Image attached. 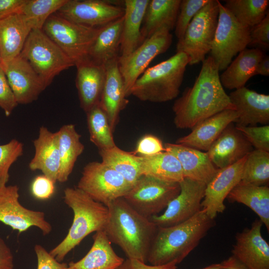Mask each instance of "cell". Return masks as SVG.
<instances>
[{"instance_id": "f5cc1de1", "label": "cell", "mask_w": 269, "mask_h": 269, "mask_svg": "<svg viewBox=\"0 0 269 269\" xmlns=\"http://www.w3.org/2000/svg\"><path fill=\"white\" fill-rule=\"evenodd\" d=\"M256 75L265 76L269 75V57L268 55H265L258 63L256 70Z\"/></svg>"}, {"instance_id": "e0dca14e", "label": "cell", "mask_w": 269, "mask_h": 269, "mask_svg": "<svg viewBox=\"0 0 269 269\" xmlns=\"http://www.w3.org/2000/svg\"><path fill=\"white\" fill-rule=\"evenodd\" d=\"M247 156L231 165L218 169L206 185L201 207L211 219H215L218 213H223L225 210L224 201L241 181Z\"/></svg>"}, {"instance_id": "7bdbcfd3", "label": "cell", "mask_w": 269, "mask_h": 269, "mask_svg": "<svg viewBox=\"0 0 269 269\" xmlns=\"http://www.w3.org/2000/svg\"><path fill=\"white\" fill-rule=\"evenodd\" d=\"M249 45L260 49L269 47V13L259 23L250 28V42Z\"/></svg>"}, {"instance_id": "277c9868", "label": "cell", "mask_w": 269, "mask_h": 269, "mask_svg": "<svg viewBox=\"0 0 269 269\" xmlns=\"http://www.w3.org/2000/svg\"><path fill=\"white\" fill-rule=\"evenodd\" d=\"M63 199L72 209L73 219L66 237L49 252L60 262L87 236L103 230L108 217L106 206L95 201L77 187L65 188Z\"/></svg>"}, {"instance_id": "e575fe53", "label": "cell", "mask_w": 269, "mask_h": 269, "mask_svg": "<svg viewBox=\"0 0 269 269\" xmlns=\"http://www.w3.org/2000/svg\"><path fill=\"white\" fill-rule=\"evenodd\" d=\"M102 162L121 174L133 187L142 176L138 155L125 151L117 145L99 150Z\"/></svg>"}, {"instance_id": "7a4b0ae2", "label": "cell", "mask_w": 269, "mask_h": 269, "mask_svg": "<svg viewBox=\"0 0 269 269\" xmlns=\"http://www.w3.org/2000/svg\"><path fill=\"white\" fill-rule=\"evenodd\" d=\"M107 207L108 217L103 230L109 241L119 246L128 259L146 263L157 226L134 210L124 197Z\"/></svg>"}, {"instance_id": "d4e9b609", "label": "cell", "mask_w": 269, "mask_h": 269, "mask_svg": "<svg viewBox=\"0 0 269 269\" xmlns=\"http://www.w3.org/2000/svg\"><path fill=\"white\" fill-rule=\"evenodd\" d=\"M33 143L35 151L28 164L29 169L40 171L43 175L56 183L60 168L57 132L53 133L47 127L41 126Z\"/></svg>"}, {"instance_id": "b9f144b4", "label": "cell", "mask_w": 269, "mask_h": 269, "mask_svg": "<svg viewBox=\"0 0 269 269\" xmlns=\"http://www.w3.org/2000/svg\"><path fill=\"white\" fill-rule=\"evenodd\" d=\"M235 127L241 132L255 149L269 152V126L261 127L243 126L236 125Z\"/></svg>"}, {"instance_id": "52a82bcc", "label": "cell", "mask_w": 269, "mask_h": 269, "mask_svg": "<svg viewBox=\"0 0 269 269\" xmlns=\"http://www.w3.org/2000/svg\"><path fill=\"white\" fill-rule=\"evenodd\" d=\"M101 27L82 25L55 13L47 19L42 30L75 66L88 58L90 49Z\"/></svg>"}, {"instance_id": "f1b7e54d", "label": "cell", "mask_w": 269, "mask_h": 269, "mask_svg": "<svg viewBox=\"0 0 269 269\" xmlns=\"http://www.w3.org/2000/svg\"><path fill=\"white\" fill-rule=\"evenodd\" d=\"M88 253L79 261L70 262L69 269H115L124 261L113 250L104 230L95 232Z\"/></svg>"}, {"instance_id": "9a60e30c", "label": "cell", "mask_w": 269, "mask_h": 269, "mask_svg": "<svg viewBox=\"0 0 269 269\" xmlns=\"http://www.w3.org/2000/svg\"><path fill=\"white\" fill-rule=\"evenodd\" d=\"M56 13L76 23L99 28L122 17L124 7L102 0H67Z\"/></svg>"}, {"instance_id": "d6986e66", "label": "cell", "mask_w": 269, "mask_h": 269, "mask_svg": "<svg viewBox=\"0 0 269 269\" xmlns=\"http://www.w3.org/2000/svg\"><path fill=\"white\" fill-rule=\"evenodd\" d=\"M253 150L252 145L232 123L206 152L214 166L220 169L236 163Z\"/></svg>"}, {"instance_id": "ac0fdd59", "label": "cell", "mask_w": 269, "mask_h": 269, "mask_svg": "<svg viewBox=\"0 0 269 269\" xmlns=\"http://www.w3.org/2000/svg\"><path fill=\"white\" fill-rule=\"evenodd\" d=\"M263 225L257 219L250 228H246L235 236L232 256L248 269H269V244L262 236Z\"/></svg>"}, {"instance_id": "83f0119b", "label": "cell", "mask_w": 269, "mask_h": 269, "mask_svg": "<svg viewBox=\"0 0 269 269\" xmlns=\"http://www.w3.org/2000/svg\"><path fill=\"white\" fill-rule=\"evenodd\" d=\"M264 56L259 48H246L241 51L220 76L223 87L230 90L244 87L255 75L257 65Z\"/></svg>"}, {"instance_id": "816d5d0a", "label": "cell", "mask_w": 269, "mask_h": 269, "mask_svg": "<svg viewBox=\"0 0 269 269\" xmlns=\"http://www.w3.org/2000/svg\"><path fill=\"white\" fill-rule=\"evenodd\" d=\"M220 264V269H248L232 255L223 261Z\"/></svg>"}, {"instance_id": "ee69618b", "label": "cell", "mask_w": 269, "mask_h": 269, "mask_svg": "<svg viewBox=\"0 0 269 269\" xmlns=\"http://www.w3.org/2000/svg\"><path fill=\"white\" fill-rule=\"evenodd\" d=\"M14 95L0 65V108L9 117L18 105Z\"/></svg>"}, {"instance_id": "8d00e7d4", "label": "cell", "mask_w": 269, "mask_h": 269, "mask_svg": "<svg viewBox=\"0 0 269 269\" xmlns=\"http://www.w3.org/2000/svg\"><path fill=\"white\" fill-rule=\"evenodd\" d=\"M224 5L242 24L250 28L260 22L269 11V0H227Z\"/></svg>"}, {"instance_id": "ba28073f", "label": "cell", "mask_w": 269, "mask_h": 269, "mask_svg": "<svg viewBox=\"0 0 269 269\" xmlns=\"http://www.w3.org/2000/svg\"><path fill=\"white\" fill-rule=\"evenodd\" d=\"M219 14L218 0H209L194 16L181 39L178 40L176 52L189 57V65L202 62L210 52Z\"/></svg>"}, {"instance_id": "74e56055", "label": "cell", "mask_w": 269, "mask_h": 269, "mask_svg": "<svg viewBox=\"0 0 269 269\" xmlns=\"http://www.w3.org/2000/svg\"><path fill=\"white\" fill-rule=\"evenodd\" d=\"M241 181L258 186L267 185L269 182V152L258 149L247 156Z\"/></svg>"}, {"instance_id": "2e32d148", "label": "cell", "mask_w": 269, "mask_h": 269, "mask_svg": "<svg viewBox=\"0 0 269 269\" xmlns=\"http://www.w3.org/2000/svg\"><path fill=\"white\" fill-rule=\"evenodd\" d=\"M0 66L18 104L25 105L36 101L47 87L20 54Z\"/></svg>"}, {"instance_id": "7402d4cb", "label": "cell", "mask_w": 269, "mask_h": 269, "mask_svg": "<svg viewBox=\"0 0 269 269\" xmlns=\"http://www.w3.org/2000/svg\"><path fill=\"white\" fill-rule=\"evenodd\" d=\"M238 115L235 110L222 111L201 122L188 134L177 139L176 143L207 151L212 144Z\"/></svg>"}, {"instance_id": "bcb514c9", "label": "cell", "mask_w": 269, "mask_h": 269, "mask_svg": "<svg viewBox=\"0 0 269 269\" xmlns=\"http://www.w3.org/2000/svg\"><path fill=\"white\" fill-rule=\"evenodd\" d=\"M55 184L52 180L43 174L37 176L31 185V193L37 199H48L54 193Z\"/></svg>"}, {"instance_id": "11a10c76", "label": "cell", "mask_w": 269, "mask_h": 269, "mask_svg": "<svg viewBox=\"0 0 269 269\" xmlns=\"http://www.w3.org/2000/svg\"><path fill=\"white\" fill-rule=\"evenodd\" d=\"M0 63H1V59H0Z\"/></svg>"}, {"instance_id": "836d02e7", "label": "cell", "mask_w": 269, "mask_h": 269, "mask_svg": "<svg viewBox=\"0 0 269 269\" xmlns=\"http://www.w3.org/2000/svg\"><path fill=\"white\" fill-rule=\"evenodd\" d=\"M142 175L170 182H181L184 178L181 166L176 157L164 151L149 155H138Z\"/></svg>"}, {"instance_id": "8992f818", "label": "cell", "mask_w": 269, "mask_h": 269, "mask_svg": "<svg viewBox=\"0 0 269 269\" xmlns=\"http://www.w3.org/2000/svg\"><path fill=\"white\" fill-rule=\"evenodd\" d=\"M20 55L27 61L47 86L62 71L75 66L42 29L30 31Z\"/></svg>"}, {"instance_id": "c3c4849f", "label": "cell", "mask_w": 269, "mask_h": 269, "mask_svg": "<svg viewBox=\"0 0 269 269\" xmlns=\"http://www.w3.org/2000/svg\"><path fill=\"white\" fill-rule=\"evenodd\" d=\"M115 269H177V268L175 263L162 266H152L137 260L127 258Z\"/></svg>"}, {"instance_id": "f6af8a7d", "label": "cell", "mask_w": 269, "mask_h": 269, "mask_svg": "<svg viewBox=\"0 0 269 269\" xmlns=\"http://www.w3.org/2000/svg\"><path fill=\"white\" fill-rule=\"evenodd\" d=\"M164 151V145L158 137L152 134H146L138 141L133 153L135 155L138 153L141 156H149Z\"/></svg>"}, {"instance_id": "ab89813d", "label": "cell", "mask_w": 269, "mask_h": 269, "mask_svg": "<svg viewBox=\"0 0 269 269\" xmlns=\"http://www.w3.org/2000/svg\"><path fill=\"white\" fill-rule=\"evenodd\" d=\"M209 0H181L174 33L178 40L183 37L189 23Z\"/></svg>"}, {"instance_id": "ffe728a7", "label": "cell", "mask_w": 269, "mask_h": 269, "mask_svg": "<svg viewBox=\"0 0 269 269\" xmlns=\"http://www.w3.org/2000/svg\"><path fill=\"white\" fill-rule=\"evenodd\" d=\"M229 95L238 117L237 125L255 126L269 123V95L260 94L245 86L235 90Z\"/></svg>"}, {"instance_id": "7c38bea8", "label": "cell", "mask_w": 269, "mask_h": 269, "mask_svg": "<svg viewBox=\"0 0 269 269\" xmlns=\"http://www.w3.org/2000/svg\"><path fill=\"white\" fill-rule=\"evenodd\" d=\"M172 35L165 28L154 33L132 53L124 58H118L119 68L124 83L126 97L139 76L157 55L165 52L172 42Z\"/></svg>"}, {"instance_id": "f907efd6", "label": "cell", "mask_w": 269, "mask_h": 269, "mask_svg": "<svg viewBox=\"0 0 269 269\" xmlns=\"http://www.w3.org/2000/svg\"><path fill=\"white\" fill-rule=\"evenodd\" d=\"M26 0H0V17L17 11Z\"/></svg>"}, {"instance_id": "6da1fadb", "label": "cell", "mask_w": 269, "mask_h": 269, "mask_svg": "<svg viewBox=\"0 0 269 269\" xmlns=\"http://www.w3.org/2000/svg\"><path fill=\"white\" fill-rule=\"evenodd\" d=\"M192 87H187L172 106L174 124L178 129H192L222 111L235 110L221 83L219 70L209 56L202 62Z\"/></svg>"}, {"instance_id": "1f68e13d", "label": "cell", "mask_w": 269, "mask_h": 269, "mask_svg": "<svg viewBox=\"0 0 269 269\" xmlns=\"http://www.w3.org/2000/svg\"><path fill=\"white\" fill-rule=\"evenodd\" d=\"M123 16L102 27L91 47L88 58L102 65L120 56Z\"/></svg>"}, {"instance_id": "30bf717a", "label": "cell", "mask_w": 269, "mask_h": 269, "mask_svg": "<svg viewBox=\"0 0 269 269\" xmlns=\"http://www.w3.org/2000/svg\"><path fill=\"white\" fill-rule=\"evenodd\" d=\"M180 191L178 182L142 175L124 198L134 210L149 219L165 209Z\"/></svg>"}, {"instance_id": "5b68a950", "label": "cell", "mask_w": 269, "mask_h": 269, "mask_svg": "<svg viewBox=\"0 0 269 269\" xmlns=\"http://www.w3.org/2000/svg\"><path fill=\"white\" fill-rule=\"evenodd\" d=\"M189 57L176 52L166 60L147 68L133 85L130 92L143 102L163 103L177 98Z\"/></svg>"}, {"instance_id": "d590c367", "label": "cell", "mask_w": 269, "mask_h": 269, "mask_svg": "<svg viewBox=\"0 0 269 269\" xmlns=\"http://www.w3.org/2000/svg\"><path fill=\"white\" fill-rule=\"evenodd\" d=\"M86 113L90 141L99 150L115 146L108 117L100 106L93 107Z\"/></svg>"}, {"instance_id": "5bb4252c", "label": "cell", "mask_w": 269, "mask_h": 269, "mask_svg": "<svg viewBox=\"0 0 269 269\" xmlns=\"http://www.w3.org/2000/svg\"><path fill=\"white\" fill-rule=\"evenodd\" d=\"M180 191L160 215L149 219L158 227H169L185 221L202 210L206 184L184 177L179 182Z\"/></svg>"}, {"instance_id": "4fadbf2b", "label": "cell", "mask_w": 269, "mask_h": 269, "mask_svg": "<svg viewBox=\"0 0 269 269\" xmlns=\"http://www.w3.org/2000/svg\"><path fill=\"white\" fill-rule=\"evenodd\" d=\"M19 198L17 185H7V182L0 181V222L19 234L32 227L38 228L43 235L50 234L52 226L45 219L44 213L25 208Z\"/></svg>"}, {"instance_id": "3957f363", "label": "cell", "mask_w": 269, "mask_h": 269, "mask_svg": "<svg viewBox=\"0 0 269 269\" xmlns=\"http://www.w3.org/2000/svg\"><path fill=\"white\" fill-rule=\"evenodd\" d=\"M215 224L201 210L188 220L169 227H158L151 242L147 262L152 266L180 264L199 244Z\"/></svg>"}, {"instance_id": "484cf974", "label": "cell", "mask_w": 269, "mask_h": 269, "mask_svg": "<svg viewBox=\"0 0 269 269\" xmlns=\"http://www.w3.org/2000/svg\"><path fill=\"white\" fill-rule=\"evenodd\" d=\"M164 147L165 151L172 154L179 161L184 178L207 185L218 169L212 163L207 152L176 143H165Z\"/></svg>"}, {"instance_id": "4dcf8cb0", "label": "cell", "mask_w": 269, "mask_h": 269, "mask_svg": "<svg viewBox=\"0 0 269 269\" xmlns=\"http://www.w3.org/2000/svg\"><path fill=\"white\" fill-rule=\"evenodd\" d=\"M56 132L60 158L57 181L64 183L68 180L85 147L81 141V136L77 132L74 125H63Z\"/></svg>"}, {"instance_id": "9c48e42d", "label": "cell", "mask_w": 269, "mask_h": 269, "mask_svg": "<svg viewBox=\"0 0 269 269\" xmlns=\"http://www.w3.org/2000/svg\"><path fill=\"white\" fill-rule=\"evenodd\" d=\"M216 29L210 51L219 71L225 70L233 58L250 42V28L241 23L218 0Z\"/></svg>"}, {"instance_id": "f546056e", "label": "cell", "mask_w": 269, "mask_h": 269, "mask_svg": "<svg viewBox=\"0 0 269 269\" xmlns=\"http://www.w3.org/2000/svg\"><path fill=\"white\" fill-rule=\"evenodd\" d=\"M181 0H149L141 28L143 41L165 28L175 27Z\"/></svg>"}, {"instance_id": "f35d334b", "label": "cell", "mask_w": 269, "mask_h": 269, "mask_svg": "<svg viewBox=\"0 0 269 269\" xmlns=\"http://www.w3.org/2000/svg\"><path fill=\"white\" fill-rule=\"evenodd\" d=\"M67 0H26L19 11L32 29H42L47 19Z\"/></svg>"}, {"instance_id": "603a6c76", "label": "cell", "mask_w": 269, "mask_h": 269, "mask_svg": "<svg viewBox=\"0 0 269 269\" xmlns=\"http://www.w3.org/2000/svg\"><path fill=\"white\" fill-rule=\"evenodd\" d=\"M118 59L112 60L105 64L106 79L99 104L108 117L113 132L119 122L121 111L129 102L125 95Z\"/></svg>"}, {"instance_id": "db71d44e", "label": "cell", "mask_w": 269, "mask_h": 269, "mask_svg": "<svg viewBox=\"0 0 269 269\" xmlns=\"http://www.w3.org/2000/svg\"><path fill=\"white\" fill-rule=\"evenodd\" d=\"M220 263L213 264L202 269H220Z\"/></svg>"}, {"instance_id": "4316f807", "label": "cell", "mask_w": 269, "mask_h": 269, "mask_svg": "<svg viewBox=\"0 0 269 269\" xmlns=\"http://www.w3.org/2000/svg\"><path fill=\"white\" fill-rule=\"evenodd\" d=\"M149 0H124L119 58L135 50L143 42L141 28Z\"/></svg>"}, {"instance_id": "d6a6232c", "label": "cell", "mask_w": 269, "mask_h": 269, "mask_svg": "<svg viewBox=\"0 0 269 269\" xmlns=\"http://www.w3.org/2000/svg\"><path fill=\"white\" fill-rule=\"evenodd\" d=\"M230 202L242 203L252 210L269 231V187L240 181L227 197Z\"/></svg>"}, {"instance_id": "681fc988", "label": "cell", "mask_w": 269, "mask_h": 269, "mask_svg": "<svg viewBox=\"0 0 269 269\" xmlns=\"http://www.w3.org/2000/svg\"><path fill=\"white\" fill-rule=\"evenodd\" d=\"M13 267L12 253L4 240L0 237V269H13Z\"/></svg>"}, {"instance_id": "cb8c5ba5", "label": "cell", "mask_w": 269, "mask_h": 269, "mask_svg": "<svg viewBox=\"0 0 269 269\" xmlns=\"http://www.w3.org/2000/svg\"><path fill=\"white\" fill-rule=\"evenodd\" d=\"M19 9L0 17V64L7 62L20 54L32 30Z\"/></svg>"}, {"instance_id": "8fae6325", "label": "cell", "mask_w": 269, "mask_h": 269, "mask_svg": "<svg viewBox=\"0 0 269 269\" xmlns=\"http://www.w3.org/2000/svg\"><path fill=\"white\" fill-rule=\"evenodd\" d=\"M77 187L107 206L124 197L132 186L114 169L102 162L92 161L84 167Z\"/></svg>"}, {"instance_id": "44dd1931", "label": "cell", "mask_w": 269, "mask_h": 269, "mask_svg": "<svg viewBox=\"0 0 269 269\" xmlns=\"http://www.w3.org/2000/svg\"><path fill=\"white\" fill-rule=\"evenodd\" d=\"M76 86L80 107L86 113L100 104L105 82V65L88 58L77 64Z\"/></svg>"}, {"instance_id": "7dc6e473", "label": "cell", "mask_w": 269, "mask_h": 269, "mask_svg": "<svg viewBox=\"0 0 269 269\" xmlns=\"http://www.w3.org/2000/svg\"><path fill=\"white\" fill-rule=\"evenodd\" d=\"M37 261V269H69L68 264L58 262L43 246L34 248Z\"/></svg>"}, {"instance_id": "60d3db41", "label": "cell", "mask_w": 269, "mask_h": 269, "mask_svg": "<svg viewBox=\"0 0 269 269\" xmlns=\"http://www.w3.org/2000/svg\"><path fill=\"white\" fill-rule=\"evenodd\" d=\"M23 153V144L16 139L0 144V181L8 182L11 166Z\"/></svg>"}]
</instances>
